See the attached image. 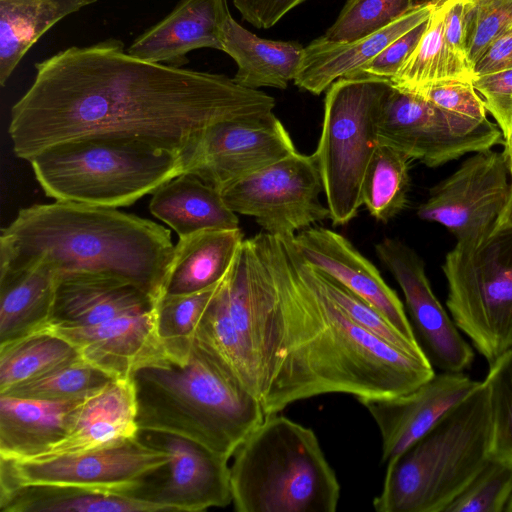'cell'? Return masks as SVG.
I'll use <instances>...</instances> for the list:
<instances>
[{
    "mask_svg": "<svg viewBox=\"0 0 512 512\" xmlns=\"http://www.w3.org/2000/svg\"><path fill=\"white\" fill-rule=\"evenodd\" d=\"M291 238L244 239L221 282L266 415L328 393L396 397L435 375L429 360L355 323L313 280Z\"/></svg>",
    "mask_w": 512,
    "mask_h": 512,
    "instance_id": "6da1fadb",
    "label": "cell"
},
{
    "mask_svg": "<svg viewBox=\"0 0 512 512\" xmlns=\"http://www.w3.org/2000/svg\"><path fill=\"white\" fill-rule=\"evenodd\" d=\"M35 70L8 129L15 155L27 161L67 140L131 137L178 154L188 172L208 126L264 115L276 104L223 74L135 58L116 39L68 47Z\"/></svg>",
    "mask_w": 512,
    "mask_h": 512,
    "instance_id": "7a4b0ae2",
    "label": "cell"
},
{
    "mask_svg": "<svg viewBox=\"0 0 512 512\" xmlns=\"http://www.w3.org/2000/svg\"><path fill=\"white\" fill-rule=\"evenodd\" d=\"M173 254L171 233L158 223L67 201L21 209L0 235V270L45 263L58 276H112L138 286L155 302Z\"/></svg>",
    "mask_w": 512,
    "mask_h": 512,
    "instance_id": "3957f363",
    "label": "cell"
},
{
    "mask_svg": "<svg viewBox=\"0 0 512 512\" xmlns=\"http://www.w3.org/2000/svg\"><path fill=\"white\" fill-rule=\"evenodd\" d=\"M130 379L139 430L178 435L231 458L267 416L260 401L195 340L184 364L159 360Z\"/></svg>",
    "mask_w": 512,
    "mask_h": 512,
    "instance_id": "277c9868",
    "label": "cell"
},
{
    "mask_svg": "<svg viewBox=\"0 0 512 512\" xmlns=\"http://www.w3.org/2000/svg\"><path fill=\"white\" fill-rule=\"evenodd\" d=\"M490 390L481 386L387 463L378 512H445L490 459Z\"/></svg>",
    "mask_w": 512,
    "mask_h": 512,
    "instance_id": "5b68a950",
    "label": "cell"
},
{
    "mask_svg": "<svg viewBox=\"0 0 512 512\" xmlns=\"http://www.w3.org/2000/svg\"><path fill=\"white\" fill-rule=\"evenodd\" d=\"M232 457L237 512L336 511L340 484L311 428L267 415Z\"/></svg>",
    "mask_w": 512,
    "mask_h": 512,
    "instance_id": "8992f818",
    "label": "cell"
},
{
    "mask_svg": "<svg viewBox=\"0 0 512 512\" xmlns=\"http://www.w3.org/2000/svg\"><path fill=\"white\" fill-rule=\"evenodd\" d=\"M48 197L91 206H129L186 173L176 153L131 137L88 136L53 144L29 160Z\"/></svg>",
    "mask_w": 512,
    "mask_h": 512,
    "instance_id": "52a82bcc",
    "label": "cell"
},
{
    "mask_svg": "<svg viewBox=\"0 0 512 512\" xmlns=\"http://www.w3.org/2000/svg\"><path fill=\"white\" fill-rule=\"evenodd\" d=\"M388 79L342 77L327 89L321 134L313 153L330 220L350 222L362 206V187L379 144L378 121Z\"/></svg>",
    "mask_w": 512,
    "mask_h": 512,
    "instance_id": "ba28073f",
    "label": "cell"
},
{
    "mask_svg": "<svg viewBox=\"0 0 512 512\" xmlns=\"http://www.w3.org/2000/svg\"><path fill=\"white\" fill-rule=\"evenodd\" d=\"M446 306L457 328L490 364L512 348V227L457 242L442 264Z\"/></svg>",
    "mask_w": 512,
    "mask_h": 512,
    "instance_id": "9c48e42d",
    "label": "cell"
},
{
    "mask_svg": "<svg viewBox=\"0 0 512 512\" xmlns=\"http://www.w3.org/2000/svg\"><path fill=\"white\" fill-rule=\"evenodd\" d=\"M226 205L253 217L264 232L291 238L330 219L321 199V176L313 154L294 152L224 188Z\"/></svg>",
    "mask_w": 512,
    "mask_h": 512,
    "instance_id": "30bf717a",
    "label": "cell"
},
{
    "mask_svg": "<svg viewBox=\"0 0 512 512\" xmlns=\"http://www.w3.org/2000/svg\"><path fill=\"white\" fill-rule=\"evenodd\" d=\"M499 127L449 113L423 97L391 84L378 121V142L438 167L467 153L503 143Z\"/></svg>",
    "mask_w": 512,
    "mask_h": 512,
    "instance_id": "8fae6325",
    "label": "cell"
},
{
    "mask_svg": "<svg viewBox=\"0 0 512 512\" xmlns=\"http://www.w3.org/2000/svg\"><path fill=\"white\" fill-rule=\"evenodd\" d=\"M167 452L139 436L98 449L44 460L0 459V489L51 485L129 495L166 465Z\"/></svg>",
    "mask_w": 512,
    "mask_h": 512,
    "instance_id": "7c38bea8",
    "label": "cell"
},
{
    "mask_svg": "<svg viewBox=\"0 0 512 512\" xmlns=\"http://www.w3.org/2000/svg\"><path fill=\"white\" fill-rule=\"evenodd\" d=\"M504 152H474L449 177L431 188L417 208L424 221L443 225L457 242L477 240L490 232L510 193Z\"/></svg>",
    "mask_w": 512,
    "mask_h": 512,
    "instance_id": "4fadbf2b",
    "label": "cell"
},
{
    "mask_svg": "<svg viewBox=\"0 0 512 512\" xmlns=\"http://www.w3.org/2000/svg\"><path fill=\"white\" fill-rule=\"evenodd\" d=\"M138 436L170 459L128 496L168 512H199L232 503L230 458L174 434L139 430Z\"/></svg>",
    "mask_w": 512,
    "mask_h": 512,
    "instance_id": "5bb4252c",
    "label": "cell"
},
{
    "mask_svg": "<svg viewBox=\"0 0 512 512\" xmlns=\"http://www.w3.org/2000/svg\"><path fill=\"white\" fill-rule=\"evenodd\" d=\"M296 151L287 129L273 112L219 121L203 131L187 173L221 192Z\"/></svg>",
    "mask_w": 512,
    "mask_h": 512,
    "instance_id": "9a60e30c",
    "label": "cell"
},
{
    "mask_svg": "<svg viewBox=\"0 0 512 512\" xmlns=\"http://www.w3.org/2000/svg\"><path fill=\"white\" fill-rule=\"evenodd\" d=\"M375 252L400 286L410 323L431 364L444 372L467 369L474 352L435 296L423 259L396 238H384Z\"/></svg>",
    "mask_w": 512,
    "mask_h": 512,
    "instance_id": "2e32d148",
    "label": "cell"
},
{
    "mask_svg": "<svg viewBox=\"0 0 512 512\" xmlns=\"http://www.w3.org/2000/svg\"><path fill=\"white\" fill-rule=\"evenodd\" d=\"M482 382L463 372L436 374L396 397L365 399L382 439V464L401 454L472 395Z\"/></svg>",
    "mask_w": 512,
    "mask_h": 512,
    "instance_id": "e0dca14e",
    "label": "cell"
},
{
    "mask_svg": "<svg viewBox=\"0 0 512 512\" xmlns=\"http://www.w3.org/2000/svg\"><path fill=\"white\" fill-rule=\"evenodd\" d=\"M291 243L306 263L373 306L406 337L418 341L397 293L384 281L376 266L344 236L312 226L293 236Z\"/></svg>",
    "mask_w": 512,
    "mask_h": 512,
    "instance_id": "ac0fdd59",
    "label": "cell"
},
{
    "mask_svg": "<svg viewBox=\"0 0 512 512\" xmlns=\"http://www.w3.org/2000/svg\"><path fill=\"white\" fill-rule=\"evenodd\" d=\"M48 329L116 379L129 378L138 368L167 358L157 336L154 310L91 326Z\"/></svg>",
    "mask_w": 512,
    "mask_h": 512,
    "instance_id": "d6986e66",
    "label": "cell"
},
{
    "mask_svg": "<svg viewBox=\"0 0 512 512\" xmlns=\"http://www.w3.org/2000/svg\"><path fill=\"white\" fill-rule=\"evenodd\" d=\"M230 14L227 0H180L162 20L126 49L143 61L181 67L193 50H221L223 24Z\"/></svg>",
    "mask_w": 512,
    "mask_h": 512,
    "instance_id": "ffe728a7",
    "label": "cell"
},
{
    "mask_svg": "<svg viewBox=\"0 0 512 512\" xmlns=\"http://www.w3.org/2000/svg\"><path fill=\"white\" fill-rule=\"evenodd\" d=\"M155 300L138 286L116 277L74 273L58 277L46 328H74L153 311Z\"/></svg>",
    "mask_w": 512,
    "mask_h": 512,
    "instance_id": "44dd1931",
    "label": "cell"
},
{
    "mask_svg": "<svg viewBox=\"0 0 512 512\" xmlns=\"http://www.w3.org/2000/svg\"><path fill=\"white\" fill-rule=\"evenodd\" d=\"M137 405L132 381L118 378L72 410L65 436L41 455L44 460L98 449L138 435Z\"/></svg>",
    "mask_w": 512,
    "mask_h": 512,
    "instance_id": "7402d4cb",
    "label": "cell"
},
{
    "mask_svg": "<svg viewBox=\"0 0 512 512\" xmlns=\"http://www.w3.org/2000/svg\"><path fill=\"white\" fill-rule=\"evenodd\" d=\"M437 0L415 4L403 16L385 28L348 43H335L322 36L304 47L294 83L312 94L320 95L342 77L351 76L390 43L431 15Z\"/></svg>",
    "mask_w": 512,
    "mask_h": 512,
    "instance_id": "603a6c76",
    "label": "cell"
},
{
    "mask_svg": "<svg viewBox=\"0 0 512 512\" xmlns=\"http://www.w3.org/2000/svg\"><path fill=\"white\" fill-rule=\"evenodd\" d=\"M79 402L0 394V459L30 460L47 451L65 436Z\"/></svg>",
    "mask_w": 512,
    "mask_h": 512,
    "instance_id": "cb8c5ba5",
    "label": "cell"
},
{
    "mask_svg": "<svg viewBox=\"0 0 512 512\" xmlns=\"http://www.w3.org/2000/svg\"><path fill=\"white\" fill-rule=\"evenodd\" d=\"M243 241L240 228L209 229L179 238L161 296L190 294L220 283Z\"/></svg>",
    "mask_w": 512,
    "mask_h": 512,
    "instance_id": "d4e9b609",
    "label": "cell"
},
{
    "mask_svg": "<svg viewBox=\"0 0 512 512\" xmlns=\"http://www.w3.org/2000/svg\"><path fill=\"white\" fill-rule=\"evenodd\" d=\"M222 51L234 59V81L246 88L286 89L295 79L304 47L293 41L263 39L243 26L230 14L223 24Z\"/></svg>",
    "mask_w": 512,
    "mask_h": 512,
    "instance_id": "484cf974",
    "label": "cell"
},
{
    "mask_svg": "<svg viewBox=\"0 0 512 512\" xmlns=\"http://www.w3.org/2000/svg\"><path fill=\"white\" fill-rule=\"evenodd\" d=\"M58 277L45 263L0 270V345L48 326Z\"/></svg>",
    "mask_w": 512,
    "mask_h": 512,
    "instance_id": "4316f807",
    "label": "cell"
},
{
    "mask_svg": "<svg viewBox=\"0 0 512 512\" xmlns=\"http://www.w3.org/2000/svg\"><path fill=\"white\" fill-rule=\"evenodd\" d=\"M149 209L179 238L209 229L239 228L237 214L226 205L221 193L190 173L176 176L158 188Z\"/></svg>",
    "mask_w": 512,
    "mask_h": 512,
    "instance_id": "83f0119b",
    "label": "cell"
},
{
    "mask_svg": "<svg viewBox=\"0 0 512 512\" xmlns=\"http://www.w3.org/2000/svg\"><path fill=\"white\" fill-rule=\"evenodd\" d=\"M98 0H0V84L54 25Z\"/></svg>",
    "mask_w": 512,
    "mask_h": 512,
    "instance_id": "f1b7e54d",
    "label": "cell"
},
{
    "mask_svg": "<svg viewBox=\"0 0 512 512\" xmlns=\"http://www.w3.org/2000/svg\"><path fill=\"white\" fill-rule=\"evenodd\" d=\"M2 512H164L154 503L90 489L21 485L0 489Z\"/></svg>",
    "mask_w": 512,
    "mask_h": 512,
    "instance_id": "f546056e",
    "label": "cell"
},
{
    "mask_svg": "<svg viewBox=\"0 0 512 512\" xmlns=\"http://www.w3.org/2000/svg\"><path fill=\"white\" fill-rule=\"evenodd\" d=\"M473 77L468 62L445 41L444 8L441 0H437L421 40L390 82L400 90L415 92L433 82L472 81Z\"/></svg>",
    "mask_w": 512,
    "mask_h": 512,
    "instance_id": "4dcf8cb0",
    "label": "cell"
},
{
    "mask_svg": "<svg viewBox=\"0 0 512 512\" xmlns=\"http://www.w3.org/2000/svg\"><path fill=\"white\" fill-rule=\"evenodd\" d=\"M80 354L48 328L0 345V394L34 380Z\"/></svg>",
    "mask_w": 512,
    "mask_h": 512,
    "instance_id": "1f68e13d",
    "label": "cell"
},
{
    "mask_svg": "<svg viewBox=\"0 0 512 512\" xmlns=\"http://www.w3.org/2000/svg\"><path fill=\"white\" fill-rule=\"evenodd\" d=\"M220 283L198 292L163 295L155 304L156 332L165 356L176 364L187 362L201 319Z\"/></svg>",
    "mask_w": 512,
    "mask_h": 512,
    "instance_id": "d6a6232c",
    "label": "cell"
},
{
    "mask_svg": "<svg viewBox=\"0 0 512 512\" xmlns=\"http://www.w3.org/2000/svg\"><path fill=\"white\" fill-rule=\"evenodd\" d=\"M410 160L404 153L378 144L362 187V205L376 220L386 223L405 208Z\"/></svg>",
    "mask_w": 512,
    "mask_h": 512,
    "instance_id": "836d02e7",
    "label": "cell"
},
{
    "mask_svg": "<svg viewBox=\"0 0 512 512\" xmlns=\"http://www.w3.org/2000/svg\"><path fill=\"white\" fill-rule=\"evenodd\" d=\"M115 379L79 356L3 394L46 401L78 402L96 394Z\"/></svg>",
    "mask_w": 512,
    "mask_h": 512,
    "instance_id": "e575fe53",
    "label": "cell"
},
{
    "mask_svg": "<svg viewBox=\"0 0 512 512\" xmlns=\"http://www.w3.org/2000/svg\"><path fill=\"white\" fill-rule=\"evenodd\" d=\"M304 263L313 280L355 323L399 351L417 359L429 360L418 341L406 337L373 306L333 278L312 267L305 261Z\"/></svg>",
    "mask_w": 512,
    "mask_h": 512,
    "instance_id": "d590c367",
    "label": "cell"
},
{
    "mask_svg": "<svg viewBox=\"0 0 512 512\" xmlns=\"http://www.w3.org/2000/svg\"><path fill=\"white\" fill-rule=\"evenodd\" d=\"M414 5V0H347L322 37L335 43L361 39L385 28Z\"/></svg>",
    "mask_w": 512,
    "mask_h": 512,
    "instance_id": "8d00e7d4",
    "label": "cell"
},
{
    "mask_svg": "<svg viewBox=\"0 0 512 512\" xmlns=\"http://www.w3.org/2000/svg\"><path fill=\"white\" fill-rule=\"evenodd\" d=\"M493 435L490 457L512 465V348L489 364Z\"/></svg>",
    "mask_w": 512,
    "mask_h": 512,
    "instance_id": "74e56055",
    "label": "cell"
},
{
    "mask_svg": "<svg viewBox=\"0 0 512 512\" xmlns=\"http://www.w3.org/2000/svg\"><path fill=\"white\" fill-rule=\"evenodd\" d=\"M512 496V465L491 458L445 512H503Z\"/></svg>",
    "mask_w": 512,
    "mask_h": 512,
    "instance_id": "f35d334b",
    "label": "cell"
},
{
    "mask_svg": "<svg viewBox=\"0 0 512 512\" xmlns=\"http://www.w3.org/2000/svg\"><path fill=\"white\" fill-rule=\"evenodd\" d=\"M512 24V0H468L465 49L472 69L487 48Z\"/></svg>",
    "mask_w": 512,
    "mask_h": 512,
    "instance_id": "ab89813d",
    "label": "cell"
},
{
    "mask_svg": "<svg viewBox=\"0 0 512 512\" xmlns=\"http://www.w3.org/2000/svg\"><path fill=\"white\" fill-rule=\"evenodd\" d=\"M410 93L419 95L435 106L454 115L476 122L488 120L483 99L475 90L471 81H437Z\"/></svg>",
    "mask_w": 512,
    "mask_h": 512,
    "instance_id": "60d3db41",
    "label": "cell"
},
{
    "mask_svg": "<svg viewBox=\"0 0 512 512\" xmlns=\"http://www.w3.org/2000/svg\"><path fill=\"white\" fill-rule=\"evenodd\" d=\"M471 82L505 141L512 131V68L474 76Z\"/></svg>",
    "mask_w": 512,
    "mask_h": 512,
    "instance_id": "b9f144b4",
    "label": "cell"
},
{
    "mask_svg": "<svg viewBox=\"0 0 512 512\" xmlns=\"http://www.w3.org/2000/svg\"><path fill=\"white\" fill-rule=\"evenodd\" d=\"M428 19L390 43L349 77L373 76L388 80L395 77L421 40L428 26Z\"/></svg>",
    "mask_w": 512,
    "mask_h": 512,
    "instance_id": "7bdbcfd3",
    "label": "cell"
},
{
    "mask_svg": "<svg viewBox=\"0 0 512 512\" xmlns=\"http://www.w3.org/2000/svg\"><path fill=\"white\" fill-rule=\"evenodd\" d=\"M306 0H233L242 19L259 29L277 24L288 12Z\"/></svg>",
    "mask_w": 512,
    "mask_h": 512,
    "instance_id": "ee69618b",
    "label": "cell"
},
{
    "mask_svg": "<svg viewBox=\"0 0 512 512\" xmlns=\"http://www.w3.org/2000/svg\"><path fill=\"white\" fill-rule=\"evenodd\" d=\"M467 1L468 0H441L444 8L445 41L453 52L466 61L465 12Z\"/></svg>",
    "mask_w": 512,
    "mask_h": 512,
    "instance_id": "f6af8a7d",
    "label": "cell"
},
{
    "mask_svg": "<svg viewBox=\"0 0 512 512\" xmlns=\"http://www.w3.org/2000/svg\"><path fill=\"white\" fill-rule=\"evenodd\" d=\"M512 68V27L501 34L473 65L474 76Z\"/></svg>",
    "mask_w": 512,
    "mask_h": 512,
    "instance_id": "bcb514c9",
    "label": "cell"
},
{
    "mask_svg": "<svg viewBox=\"0 0 512 512\" xmlns=\"http://www.w3.org/2000/svg\"><path fill=\"white\" fill-rule=\"evenodd\" d=\"M496 227H512V183L509 193L508 201L498 217L496 223Z\"/></svg>",
    "mask_w": 512,
    "mask_h": 512,
    "instance_id": "7dc6e473",
    "label": "cell"
},
{
    "mask_svg": "<svg viewBox=\"0 0 512 512\" xmlns=\"http://www.w3.org/2000/svg\"><path fill=\"white\" fill-rule=\"evenodd\" d=\"M504 144V154L506 158L510 157L512 155V131L510 136L503 142Z\"/></svg>",
    "mask_w": 512,
    "mask_h": 512,
    "instance_id": "c3c4849f",
    "label": "cell"
},
{
    "mask_svg": "<svg viewBox=\"0 0 512 512\" xmlns=\"http://www.w3.org/2000/svg\"><path fill=\"white\" fill-rule=\"evenodd\" d=\"M505 512H512V496H511V498H510V500H509V502H508V504H507V506L505 508Z\"/></svg>",
    "mask_w": 512,
    "mask_h": 512,
    "instance_id": "681fc988",
    "label": "cell"
},
{
    "mask_svg": "<svg viewBox=\"0 0 512 512\" xmlns=\"http://www.w3.org/2000/svg\"><path fill=\"white\" fill-rule=\"evenodd\" d=\"M507 161H508L509 171L512 175V155L510 157H508Z\"/></svg>",
    "mask_w": 512,
    "mask_h": 512,
    "instance_id": "f907efd6",
    "label": "cell"
},
{
    "mask_svg": "<svg viewBox=\"0 0 512 512\" xmlns=\"http://www.w3.org/2000/svg\"><path fill=\"white\" fill-rule=\"evenodd\" d=\"M510 26L512 27V24H511ZM510 26H509V27H510Z\"/></svg>",
    "mask_w": 512,
    "mask_h": 512,
    "instance_id": "816d5d0a",
    "label": "cell"
}]
</instances>
